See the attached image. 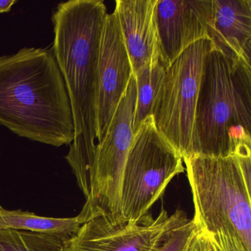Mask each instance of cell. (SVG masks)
I'll return each mask as SVG.
<instances>
[{"instance_id": "cell-3", "label": "cell", "mask_w": 251, "mask_h": 251, "mask_svg": "<svg viewBox=\"0 0 251 251\" xmlns=\"http://www.w3.org/2000/svg\"><path fill=\"white\" fill-rule=\"evenodd\" d=\"M251 147V67L211 48L204 60L192 155L226 157Z\"/></svg>"}, {"instance_id": "cell-18", "label": "cell", "mask_w": 251, "mask_h": 251, "mask_svg": "<svg viewBox=\"0 0 251 251\" xmlns=\"http://www.w3.org/2000/svg\"><path fill=\"white\" fill-rule=\"evenodd\" d=\"M185 251H217L209 233L197 229Z\"/></svg>"}, {"instance_id": "cell-5", "label": "cell", "mask_w": 251, "mask_h": 251, "mask_svg": "<svg viewBox=\"0 0 251 251\" xmlns=\"http://www.w3.org/2000/svg\"><path fill=\"white\" fill-rule=\"evenodd\" d=\"M183 157L158 131L152 116L133 135L122 182L125 223H138L164 195L175 176L184 173Z\"/></svg>"}, {"instance_id": "cell-12", "label": "cell", "mask_w": 251, "mask_h": 251, "mask_svg": "<svg viewBox=\"0 0 251 251\" xmlns=\"http://www.w3.org/2000/svg\"><path fill=\"white\" fill-rule=\"evenodd\" d=\"M208 38L213 48L251 67V0H211Z\"/></svg>"}, {"instance_id": "cell-2", "label": "cell", "mask_w": 251, "mask_h": 251, "mask_svg": "<svg viewBox=\"0 0 251 251\" xmlns=\"http://www.w3.org/2000/svg\"><path fill=\"white\" fill-rule=\"evenodd\" d=\"M0 124L34 142L73 143L70 99L52 50L25 48L0 57Z\"/></svg>"}, {"instance_id": "cell-17", "label": "cell", "mask_w": 251, "mask_h": 251, "mask_svg": "<svg viewBox=\"0 0 251 251\" xmlns=\"http://www.w3.org/2000/svg\"><path fill=\"white\" fill-rule=\"evenodd\" d=\"M209 235L217 251H247L242 242L232 233L220 230Z\"/></svg>"}, {"instance_id": "cell-11", "label": "cell", "mask_w": 251, "mask_h": 251, "mask_svg": "<svg viewBox=\"0 0 251 251\" xmlns=\"http://www.w3.org/2000/svg\"><path fill=\"white\" fill-rule=\"evenodd\" d=\"M158 0H117L115 11L133 75L161 59L155 11Z\"/></svg>"}, {"instance_id": "cell-14", "label": "cell", "mask_w": 251, "mask_h": 251, "mask_svg": "<svg viewBox=\"0 0 251 251\" xmlns=\"http://www.w3.org/2000/svg\"><path fill=\"white\" fill-rule=\"evenodd\" d=\"M167 68L168 67L161 59L155 64L142 67L135 75L136 102L133 117V133L151 116L154 99Z\"/></svg>"}, {"instance_id": "cell-4", "label": "cell", "mask_w": 251, "mask_h": 251, "mask_svg": "<svg viewBox=\"0 0 251 251\" xmlns=\"http://www.w3.org/2000/svg\"><path fill=\"white\" fill-rule=\"evenodd\" d=\"M197 229L234 235L251 251V155L183 158Z\"/></svg>"}, {"instance_id": "cell-15", "label": "cell", "mask_w": 251, "mask_h": 251, "mask_svg": "<svg viewBox=\"0 0 251 251\" xmlns=\"http://www.w3.org/2000/svg\"><path fill=\"white\" fill-rule=\"evenodd\" d=\"M65 239L58 235L0 229V251H64Z\"/></svg>"}, {"instance_id": "cell-9", "label": "cell", "mask_w": 251, "mask_h": 251, "mask_svg": "<svg viewBox=\"0 0 251 251\" xmlns=\"http://www.w3.org/2000/svg\"><path fill=\"white\" fill-rule=\"evenodd\" d=\"M132 75L130 58L118 17L114 11L105 17L100 46L97 100L98 143L105 136Z\"/></svg>"}, {"instance_id": "cell-7", "label": "cell", "mask_w": 251, "mask_h": 251, "mask_svg": "<svg viewBox=\"0 0 251 251\" xmlns=\"http://www.w3.org/2000/svg\"><path fill=\"white\" fill-rule=\"evenodd\" d=\"M212 44L201 39L183 51L166 70L152 103L158 131L183 158L192 154L195 110L204 60Z\"/></svg>"}, {"instance_id": "cell-16", "label": "cell", "mask_w": 251, "mask_h": 251, "mask_svg": "<svg viewBox=\"0 0 251 251\" xmlns=\"http://www.w3.org/2000/svg\"><path fill=\"white\" fill-rule=\"evenodd\" d=\"M192 220H186L171 230L155 251H185L196 232Z\"/></svg>"}, {"instance_id": "cell-6", "label": "cell", "mask_w": 251, "mask_h": 251, "mask_svg": "<svg viewBox=\"0 0 251 251\" xmlns=\"http://www.w3.org/2000/svg\"><path fill=\"white\" fill-rule=\"evenodd\" d=\"M136 81L132 75L102 140L97 144L89 174L86 203L77 216L81 223L105 216L113 223H125L121 212L122 182L133 139Z\"/></svg>"}, {"instance_id": "cell-13", "label": "cell", "mask_w": 251, "mask_h": 251, "mask_svg": "<svg viewBox=\"0 0 251 251\" xmlns=\"http://www.w3.org/2000/svg\"><path fill=\"white\" fill-rule=\"evenodd\" d=\"M77 216L68 218L42 217L30 211L6 209L0 205V229L27 230L69 238L80 228Z\"/></svg>"}, {"instance_id": "cell-19", "label": "cell", "mask_w": 251, "mask_h": 251, "mask_svg": "<svg viewBox=\"0 0 251 251\" xmlns=\"http://www.w3.org/2000/svg\"><path fill=\"white\" fill-rule=\"evenodd\" d=\"M16 2L17 0H0V14L9 12Z\"/></svg>"}, {"instance_id": "cell-1", "label": "cell", "mask_w": 251, "mask_h": 251, "mask_svg": "<svg viewBox=\"0 0 251 251\" xmlns=\"http://www.w3.org/2000/svg\"><path fill=\"white\" fill-rule=\"evenodd\" d=\"M108 14L102 0L61 2L52 15V52L70 99L75 138L66 159L80 186L89 183L97 146L101 35Z\"/></svg>"}, {"instance_id": "cell-10", "label": "cell", "mask_w": 251, "mask_h": 251, "mask_svg": "<svg viewBox=\"0 0 251 251\" xmlns=\"http://www.w3.org/2000/svg\"><path fill=\"white\" fill-rule=\"evenodd\" d=\"M211 0H158L155 11L160 52L169 67L183 51L208 38Z\"/></svg>"}, {"instance_id": "cell-8", "label": "cell", "mask_w": 251, "mask_h": 251, "mask_svg": "<svg viewBox=\"0 0 251 251\" xmlns=\"http://www.w3.org/2000/svg\"><path fill=\"white\" fill-rule=\"evenodd\" d=\"M187 220L181 210L156 218L148 214L139 223H113L105 216L88 220L64 240V251H155L169 233Z\"/></svg>"}]
</instances>
